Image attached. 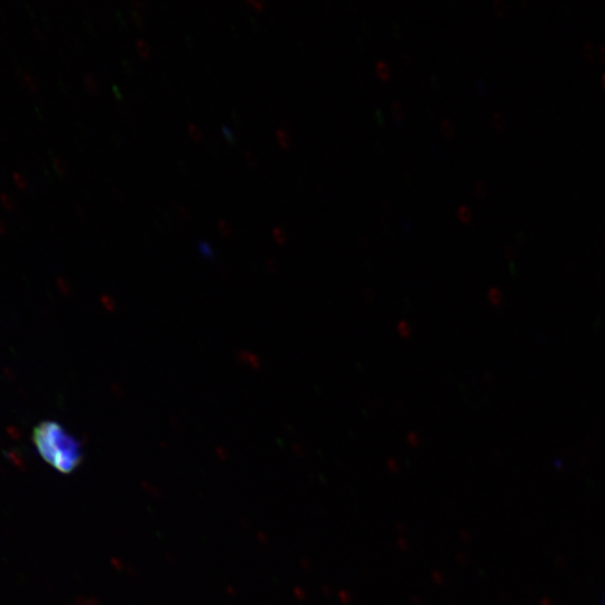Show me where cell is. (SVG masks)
I'll list each match as a JSON object with an SVG mask.
<instances>
[{
    "instance_id": "15",
    "label": "cell",
    "mask_w": 605,
    "mask_h": 605,
    "mask_svg": "<svg viewBox=\"0 0 605 605\" xmlns=\"http://www.w3.org/2000/svg\"><path fill=\"white\" fill-rule=\"evenodd\" d=\"M132 15H133L134 20H135V22H136L137 24H142V23H143V20H142V16H141V14H139L137 11H135V9H134V11L132 12Z\"/></svg>"
},
{
    "instance_id": "16",
    "label": "cell",
    "mask_w": 605,
    "mask_h": 605,
    "mask_svg": "<svg viewBox=\"0 0 605 605\" xmlns=\"http://www.w3.org/2000/svg\"><path fill=\"white\" fill-rule=\"evenodd\" d=\"M246 157H247L248 162L251 165H255L256 164V156L255 155L251 154L250 152H246Z\"/></svg>"
},
{
    "instance_id": "20",
    "label": "cell",
    "mask_w": 605,
    "mask_h": 605,
    "mask_svg": "<svg viewBox=\"0 0 605 605\" xmlns=\"http://www.w3.org/2000/svg\"><path fill=\"white\" fill-rule=\"evenodd\" d=\"M603 81H604V85H605V74H604V76H603Z\"/></svg>"
},
{
    "instance_id": "13",
    "label": "cell",
    "mask_w": 605,
    "mask_h": 605,
    "mask_svg": "<svg viewBox=\"0 0 605 605\" xmlns=\"http://www.w3.org/2000/svg\"><path fill=\"white\" fill-rule=\"evenodd\" d=\"M53 164H54L55 170H57V172L60 173L61 175H64L65 173H67V167H65V165L63 164V162L61 160H59V158H55Z\"/></svg>"
},
{
    "instance_id": "19",
    "label": "cell",
    "mask_w": 605,
    "mask_h": 605,
    "mask_svg": "<svg viewBox=\"0 0 605 605\" xmlns=\"http://www.w3.org/2000/svg\"><path fill=\"white\" fill-rule=\"evenodd\" d=\"M133 5L136 7H143L144 4L142 2H133Z\"/></svg>"
},
{
    "instance_id": "17",
    "label": "cell",
    "mask_w": 605,
    "mask_h": 605,
    "mask_svg": "<svg viewBox=\"0 0 605 605\" xmlns=\"http://www.w3.org/2000/svg\"><path fill=\"white\" fill-rule=\"evenodd\" d=\"M249 3L253 4L258 9H263L266 6V4L264 2H254V0H250Z\"/></svg>"
},
{
    "instance_id": "5",
    "label": "cell",
    "mask_w": 605,
    "mask_h": 605,
    "mask_svg": "<svg viewBox=\"0 0 605 605\" xmlns=\"http://www.w3.org/2000/svg\"><path fill=\"white\" fill-rule=\"evenodd\" d=\"M136 48L143 55L144 58H148L151 55V48L145 41L139 39L136 41Z\"/></svg>"
},
{
    "instance_id": "18",
    "label": "cell",
    "mask_w": 605,
    "mask_h": 605,
    "mask_svg": "<svg viewBox=\"0 0 605 605\" xmlns=\"http://www.w3.org/2000/svg\"><path fill=\"white\" fill-rule=\"evenodd\" d=\"M476 189L480 194H483V190L486 189V186L480 181L476 184Z\"/></svg>"
},
{
    "instance_id": "12",
    "label": "cell",
    "mask_w": 605,
    "mask_h": 605,
    "mask_svg": "<svg viewBox=\"0 0 605 605\" xmlns=\"http://www.w3.org/2000/svg\"><path fill=\"white\" fill-rule=\"evenodd\" d=\"M393 114H394L395 118H397V119L402 118L404 115L403 107L397 101L393 102Z\"/></svg>"
},
{
    "instance_id": "10",
    "label": "cell",
    "mask_w": 605,
    "mask_h": 605,
    "mask_svg": "<svg viewBox=\"0 0 605 605\" xmlns=\"http://www.w3.org/2000/svg\"><path fill=\"white\" fill-rule=\"evenodd\" d=\"M222 132L230 143H236V136L230 127L222 126Z\"/></svg>"
},
{
    "instance_id": "8",
    "label": "cell",
    "mask_w": 605,
    "mask_h": 605,
    "mask_svg": "<svg viewBox=\"0 0 605 605\" xmlns=\"http://www.w3.org/2000/svg\"><path fill=\"white\" fill-rule=\"evenodd\" d=\"M13 178H14V181H15L16 185H17V186H18V188H20V189H23V190H24V189H26V188H27V185H29V184H27V180H26V179L24 178V176H23L22 174H20V173H16V172H15V173L13 174Z\"/></svg>"
},
{
    "instance_id": "9",
    "label": "cell",
    "mask_w": 605,
    "mask_h": 605,
    "mask_svg": "<svg viewBox=\"0 0 605 605\" xmlns=\"http://www.w3.org/2000/svg\"><path fill=\"white\" fill-rule=\"evenodd\" d=\"M461 220L467 222L471 219V210L467 206H463L458 211Z\"/></svg>"
},
{
    "instance_id": "6",
    "label": "cell",
    "mask_w": 605,
    "mask_h": 605,
    "mask_svg": "<svg viewBox=\"0 0 605 605\" xmlns=\"http://www.w3.org/2000/svg\"><path fill=\"white\" fill-rule=\"evenodd\" d=\"M0 201H2L3 206L8 210H12L15 208L14 199L11 197V195H8L7 193L0 194Z\"/></svg>"
},
{
    "instance_id": "3",
    "label": "cell",
    "mask_w": 605,
    "mask_h": 605,
    "mask_svg": "<svg viewBox=\"0 0 605 605\" xmlns=\"http://www.w3.org/2000/svg\"><path fill=\"white\" fill-rule=\"evenodd\" d=\"M85 82H86V86L87 88L93 92V93H97L99 90V86H98V82L95 78V76H92L91 73L86 72L85 73Z\"/></svg>"
},
{
    "instance_id": "11",
    "label": "cell",
    "mask_w": 605,
    "mask_h": 605,
    "mask_svg": "<svg viewBox=\"0 0 605 605\" xmlns=\"http://www.w3.org/2000/svg\"><path fill=\"white\" fill-rule=\"evenodd\" d=\"M442 130L446 135L451 136L452 134H454V126L452 125L450 120L442 121Z\"/></svg>"
},
{
    "instance_id": "14",
    "label": "cell",
    "mask_w": 605,
    "mask_h": 605,
    "mask_svg": "<svg viewBox=\"0 0 605 605\" xmlns=\"http://www.w3.org/2000/svg\"><path fill=\"white\" fill-rule=\"evenodd\" d=\"M24 80L27 86H29L33 91H36L37 88V83L35 81V79L31 76H29V74H24Z\"/></svg>"
},
{
    "instance_id": "4",
    "label": "cell",
    "mask_w": 605,
    "mask_h": 605,
    "mask_svg": "<svg viewBox=\"0 0 605 605\" xmlns=\"http://www.w3.org/2000/svg\"><path fill=\"white\" fill-rule=\"evenodd\" d=\"M376 70L381 78H383L385 80L389 79L390 69L386 62L379 61L376 65Z\"/></svg>"
},
{
    "instance_id": "2",
    "label": "cell",
    "mask_w": 605,
    "mask_h": 605,
    "mask_svg": "<svg viewBox=\"0 0 605 605\" xmlns=\"http://www.w3.org/2000/svg\"><path fill=\"white\" fill-rule=\"evenodd\" d=\"M276 138L278 143L281 144L284 148H288L292 144V137L284 129L276 130Z\"/></svg>"
},
{
    "instance_id": "1",
    "label": "cell",
    "mask_w": 605,
    "mask_h": 605,
    "mask_svg": "<svg viewBox=\"0 0 605 605\" xmlns=\"http://www.w3.org/2000/svg\"><path fill=\"white\" fill-rule=\"evenodd\" d=\"M32 439L41 458L62 474L76 471L85 458L82 444L58 422L37 424Z\"/></svg>"
},
{
    "instance_id": "7",
    "label": "cell",
    "mask_w": 605,
    "mask_h": 605,
    "mask_svg": "<svg viewBox=\"0 0 605 605\" xmlns=\"http://www.w3.org/2000/svg\"><path fill=\"white\" fill-rule=\"evenodd\" d=\"M189 134L195 141H201L203 137L202 129L194 124L189 125Z\"/></svg>"
}]
</instances>
